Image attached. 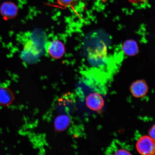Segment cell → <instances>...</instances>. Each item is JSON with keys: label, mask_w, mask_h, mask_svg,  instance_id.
<instances>
[{"label": "cell", "mask_w": 155, "mask_h": 155, "mask_svg": "<svg viewBox=\"0 0 155 155\" xmlns=\"http://www.w3.org/2000/svg\"><path fill=\"white\" fill-rule=\"evenodd\" d=\"M135 148L137 152L141 155H154L155 140L149 135H143L137 141Z\"/></svg>", "instance_id": "obj_1"}, {"label": "cell", "mask_w": 155, "mask_h": 155, "mask_svg": "<svg viewBox=\"0 0 155 155\" xmlns=\"http://www.w3.org/2000/svg\"><path fill=\"white\" fill-rule=\"evenodd\" d=\"M40 53L39 50L36 44L30 40L25 44L21 55L24 61L30 63L37 59Z\"/></svg>", "instance_id": "obj_2"}, {"label": "cell", "mask_w": 155, "mask_h": 155, "mask_svg": "<svg viewBox=\"0 0 155 155\" xmlns=\"http://www.w3.org/2000/svg\"><path fill=\"white\" fill-rule=\"evenodd\" d=\"M45 49L50 57L54 59H61L65 52V48L63 42L59 40H54L48 42Z\"/></svg>", "instance_id": "obj_3"}, {"label": "cell", "mask_w": 155, "mask_h": 155, "mask_svg": "<svg viewBox=\"0 0 155 155\" xmlns=\"http://www.w3.org/2000/svg\"><path fill=\"white\" fill-rule=\"evenodd\" d=\"M149 90L146 81L143 79L134 81L130 87V91L132 95L137 98L144 97L148 94Z\"/></svg>", "instance_id": "obj_4"}, {"label": "cell", "mask_w": 155, "mask_h": 155, "mask_svg": "<svg viewBox=\"0 0 155 155\" xmlns=\"http://www.w3.org/2000/svg\"><path fill=\"white\" fill-rule=\"evenodd\" d=\"M86 105L90 109L95 111H100L104 106L103 97L98 93H92L87 96L86 99Z\"/></svg>", "instance_id": "obj_5"}, {"label": "cell", "mask_w": 155, "mask_h": 155, "mask_svg": "<svg viewBox=\"0 0 155 155\" xmlns=\"http://www.w3.org/2000/svg\"><path fill=\"white\" fill-rule=\"evenodd\" d=\"M18 13V7L15 3L11 2H5L0 7V13L5 20L14 18Z\"/></svg>", "instance_id": "obj_6"}, {"label": "cell", "mask_w": 155, "mask_h": 155, "mask_svg": "<svg viewBox=\"0 0 155 155\" xmlns=\"http://www.w3.org/2000/svg\"><path fill=\"white\" fill-rule=\"evenodd\" d=\"M75 102V94L72 93H67L64 94L58 100V105L63 108L64 111L69 113L72 111Z\"/></svg>", "instance_id": "obj_7"}, {"label": "cell", "mask_w": 155, "mask_h": 155, "mask_svg": "<svg viewBox=\"0 0 155 155\" xmlns=\"http://www.w3.org/2000/svg\"><path fill=\"white\" fill-rule=\"evenodd\" d=\"M70 122V119L66 115L63 114L58 116L54 122L56 130L58 132L65 130L69 127Z\"/></svg>", "instance_id": "obj_8"}, {"label": "cell", "mask_w": 155, "mask_h": 155, "mask_svg": "<svg viewBox=\"0 0 155 155\" xmlns=\"http://www.w3.org/2000/svg\"><path fill=\"white\" fill-rule=\"evenodd\" d=\"M13 98L12 93L9 89L0 88V105L8 106L12 102Z\"/></svg>", "instance_id": "obj_9"}, {"label": "cell", "mask_w": 155, "mask_h": 155, "mask_svg": "<svg viewBox=\"0 0 155 155\" xmlns=\"http://www.w3.org/2000/svg\"><path fill=\"white\" fill-rule=\"evenodd\" d=\"M107 152L111 153L113 155H131L130 151L125 148V147L120 146L117 142L112 143L106 151Z\"/></svg>", "instance_id": "obj_10"}, {"label": "cell", "mask_w": 155, "mask_h": 155, "mask_svg": "<svg viewBox=\"0 0 155 155\" xmlns=\"http://www.w3.org/2000/svg\"><path fill=\"white\" fill-rule=\"evenodd\" d=\"M123 48L124 52L127 55L130 56L135 55L138 50L136 42L133 40L126 41L123 45Z\"/></svg>", "instance_id": "obj_11"}, {"label": "cell", "mask_w": 155, "mask_h": 155, "mask_svg": "<svg viewBox=\"0 0 155 155\" xmlns=\"http://www.w3.org/2000/svg\"><path fill=\"white\" fill-rule=\"evenodd\" d=\"M78 0H57L58 3L59 4L62 6L67 7L73 4Z\"/></svg>", "instance_id": "obj_12"}, {"label": "cell", "mask_w": 155, "mask_h": 155, "mask_svg": "<svg viewBox=\"0 0 155 155\" xmlns=\"http://www.w3.org/2000/svg\"><path fill=\"white\" fill-rule=\"evenodd\" d=\"M148 135L155 140V124L153 125L149 129Z\"/></svg>", "instance_id": "obj_13"}, {"label": "cell", "mask_w": 155, "mask_h": 155, "mask_svg": "<svg viewBox=\"0 0 155 155\" xmlns=\"http://www.w3.org/2000/svg\"><path fill=\"white\" fill-rule=\"evenodd\" d=\"M147 0H129L130 2L134 4L145 3L147 2Z\"/></svg>", "instance_id": "obj_14"}, {"label": "cell", "mask_w": 155, "mask_h": 155, "mask_svg": "<svg viewBox=\"0 0 155 155\" xmlns=\"http://www.w3.org/2000/svg\"><path fill=\"white\" fill-rule=\"evenodd\" d=\"M94 1H96V0H94ZM100 1L103 2H106L107 1V0H100Z\"/></svg>", "instance_id": "obj_15"}]
</instances>
